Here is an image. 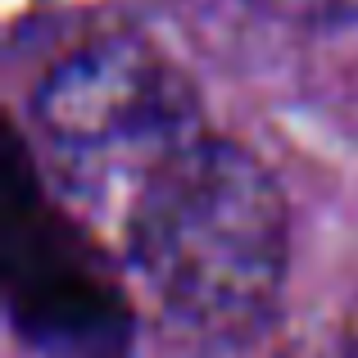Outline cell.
Returning <instances> with one entry per match:
<instances>
[{"instance_id": "4", "label": "cell", "mask_w": 358, "mask_h": 358, "mask_svg": "<svg viewBox=\"0 0 358 358\" xmlns=\"http://www.w3.org/2000/svg\"><path fill=\"white\" fill-rule=\"evenodd\" d=\"M336 345H341L350 358H358V304H354V313H350V322H345V331H341V341H336Z\"/></svg>"}, {"instance_id": "5", "label": "cell", "mask_w": 358, "mask_h": 358, "mask_svg": "<svg viewBox=\"0 0 358 358\" xmlns=\"http://www.w3.org/2000/svg\"><path fill=\"white\" fill-rule=\"evenodd\" d=\"M313 358H350V354H345V350H341V345H336V350H331V354H313Z\"/></svg>"}, {"instance_id": "1", "label": "cell", "mask_w": 358, "mask_h": 358, "mask_svg": "<svg viewBox=\"0 0 358 358\" xmlns=\"http://www.w3.org/2000/svg\"><path fill=\"white\" fill-rule=\"evenodd\" d=\"M127 259L177 345L236 354L268 331L281 304L286 195L245 145L195 131L141 173L127 209Z\"/></svg>"}, {"instance_id": "3", "label": "cell", "mask_w": 358, "mask_h": 358, "mask_svg": "<svg viewBox=\"0 0 358 358\" xmlns=\"http://www.w3.org/2000/svg\"><path fill=\"white\" fill-rule=\"evenodd\" d=\"M254 9L295 27H354L358 0H250Z\"/></svg>"}, {"instance_id": "2", "label": "cell", "mask_w": 358, "mask_h": 358, "mask_svg": "<svg viewBox=\"0 0 358 358\" xmlns=\"http://www.w3.org/2000/svg\"><path fill=\"white\" fill-rule=\"evenodd\" d=\"M32 118L69 155L164 150L195 136V91L186 73L141 36H100L45 69Z\"/></svg>"}]
</instances>
